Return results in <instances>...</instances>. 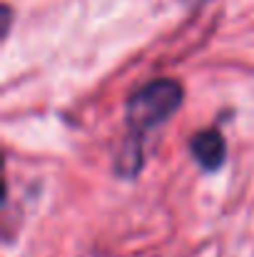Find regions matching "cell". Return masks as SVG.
I'll return each instance as SVG.
<instances>
[{"instance_id": "cell-1", "label": "cell", "mask_w": 254, "mask_h": 257, "mask_svg": "<svg viewBox=\"0 0 254 257\" xmlns=\"http://www.w3.org/2000/svg\"><path fill=\"white\" fill-rule=\"evenodd\" d=\"M182 100H184V92L177 80L160 78L142 85L127 100V122H130L132 135L142 138L152 127L162 125L182 105Z\"/></svg>"}, {"instance_id": "cell-2", "label": "cell", "mask_w": 254, "mask_h": 257, "mask_svg": "<svg viewBox=\"0 0 254 257\" xmlns=\"http://www.w3.org/2000/svg\"><path fill=\"white\" fill-rule=\"evenodd\" d=\"M189 148H192L194 160L202 165V170L207 172H214L217 168H222L224 155H227V143H224L219 130H202V133H197L192 138Z\"/></svg>"}, {"instance_id": "cell-3", "label": "cell", "mask_w": 254, "mask_h": 257, "mask_svg": "<svg viewBox=\"0 0 254 257\" xmlns=\"http://www.w3.org/2000/svg\"><path fill=\"white\" fill-rule=\"evenodd\" d=\"M187 5H202V3H207V0H184Z\"/></svg>"}]
</instances>
